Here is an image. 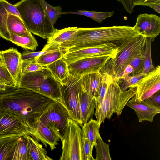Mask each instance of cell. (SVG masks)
<instances>
[{
	"label": "cell",
	"instance_id": "1",
	"mask_svg": "<svg viewBox=\"0 0 160 160\" xmlns=\"http://www.w3.org/2000/svg\"><path fill=\"white\" fill-rule=\"evenodd\" d=\"M53 100L32 90L17 88L0 96V112L19 121L31 136L41 116Z\"/></svg>",
	"mask_w": 160,
	"mask_h": 160
},
{
	"label": "cell",
	"instance_id": "2",
	"mask_svg": "<svg viewBox=\"0 0 160 160\" xmlns=\"http://www.w3.org/2000/svg\"><path fill=\"white\" fill-rule=\"evenodd\" d=\"M140 35L133 27L115 26L94 28H79L77 34L62 44L64 54L98 45L111 43L119 47Z\"/></svg>",
	"mask_w": 160,
	"mask_h": 160
},
{
	"label": "cell",
	"instance_id": "3",
	"mask_svg": "<svg viewBox=\"0 0 160 160\" xmlns=\"http://www.w3.org/2000/svg\"><path fill=\"white\" fill-rule=\"evenodd\" d=\"M14 5L31 33L48 39L57 31L48 17L41 0H21Z\"/></svg>",
	"mask_w": 160,
	"mask_h": 160
},
{
	"label": "cell",
	"instance_id": "4",
	"mask_svg": "<svg viewBox=\"0 0 160 160\" xmlns=\"http://www.w3.org/2000/svg\"><path fill=\"white\" fill-rule=\"evenodd\" d=\"M136 88L122 91L114 79L109 83L103 100L96 109V118L100 124L106 118L109 119L114 113L120 115L128 102L135 95Z\"/></svg>",
	"mask_w": 160,
	"mask_h": 160
},
{
	"label": "cell",
	"instance_id": "5",
	"mask_svg": "<svg viewBox=\"0 0 160 160\" xmlns=\"http://www.w3.org/2000/svg\"><path fill=\"white\" fill-rule=\"evenodd\" d=\"M146 39L140 36L118 47L115 55L108 61L100 72L111 76L117 82L126 68L144 52Z\"/></svg>",
	"mask_w": 160,
	"mask_h": 160
},
{
	"label": "cell",
	"instance_id": "6",
	"mask_svg": "<svg viewBox=\"0 0 160 160\" xmlns=\"http://www.w3.org/2000/svg\"><path fill=\"white\" fill-rule=\"evenodd\" d=\"M16 87L30 89L53 100L61 101L60 82L46 67L21 75Z\"/></svg>",
	"mask_w": 160,
	"mask_h": 160
},
{
	"label": "cell",
	"instance_id": "7",
	"mask_svg": "<svg viewBox=\"0 0 160 160\" xmlns=\"http://www.w3.org/2000/svg\"><path fill=\"white\" fill-rule=\"evenodd\" d=\"M82 76L70 75L60 82L61 102L68 110L72 119L81 126L82 123L80 111Z\"/></svg>",
	"mask_w": 160,
	"mask_h": 160
},
{
	"label": "cell",
	"instance_id": "8",
	"mask_svg": "<svg viewBox=\"0 0 160 160\" xmlns=\"http://www.w3.org/2000/svg\"><path fill=\"white\" fill-rule=\"evenodd\" d=\"M83 137L79 124L72 119L68 121L67 128L61 141L62 153L60 160H82Z\"/></svg>",
	"mask_w": 160,
	"mask_h": 160
},
{
	"label": "cell",
	"instance_id": "9",
	"mask_svg": "<svg viewBox=\"0 0 160 160\" xmlns=\"http://www.w3.org/2000/svg\"><path fill=\"white\" fill-rule=\"evenodd\" d=\"M70 119H72L71 116L61 102L53 100L41 115L39 121L53 130L61 140Z\"/></svg>",
	"mask_w": 160,
	"mask_h": 160
},
{
	"label": "cell",
	"instance_id": "10",
	"mask_svg": "<svg viewBox=\"0 0 160 160\" xmlns=\"http://www.w3.org/2000/svg\"><path fill=\"white\" fill-rule=\"evenodd\" d=\"M131 88H136L135 94L132 98L137 102L144 100L160 91V66H156Z\"/></svg>",
	"mask_w": 160,
	"mask_h": 160
},
{
	"label": "cell",
	"instance_id": "11",
	"mask_svg": "<svg viewBox=\"0 0 160 160\" xmlns=\"http://www.w3.org/2000/svg\"><path fill=\"white\" fill-rule=\"evenodd\" d=\"M118 49L111 43L98 45L64 53L62 58L68 65L77 60L95 57L110 56L113 58Z\"/></svg>",
	"mask_w": 160,
	"mask_h": 160
},
{
	"label": "cell",
	"instance_id": "12",
	"mask_svg": "<svg viewBox=\"0 0 160 160\" xmlns=\"http://www.w3.org/2000/svg\"><path fill=\"white\" fill-rule=\"evenodd\" d=\"M111 56L95 57L77 60L68 65L70 74L82 76L84 75L100 72Z\"/></svg>",
	"mask_w": 160,
	"mask_h": 160
},
{
	"label": "cell",
	"instance_id": "13",
	"mask_svg": "<svg viewBox=\"0 0 160 160\" xmlns=\"http://www.w3.org/2000/svg\"><path fill=\"white\" fill-rule=\"evenodd\" d=\"M133 28L140 36L153 41L160 33V18L155 14H140Z\"/></svg>",
	"mask_w": 160,
	"mask_h": 160
},
{
	"label": "cell",
	"instance_id": "14",
	"mask_svg": "<svg viewBox=\"0 0 160 160\" xmlns=\"http://www.w3.org/2000/svg\"><path fill=\"white\" fill-rule=\"evenodd\" d=\"M4 64L10 73L17 87L21 75V53L16 48H12L1 51Z\"/></svg>",
	"mask_w": 160,
	"mask_h": 160
},
{
	"label": "cell",
	"instance_id": "15",
	"mask_svg": "<svg viewBox=\"0 0 160 160\" xmlns=\"http://www.w3.org/2000/svg\"><path fill=\"white\" fill-rule=\"evenodd\" d=\"M25 134L28 133L19 121L0 112V138Z\"/></svg>",
	"mask_w": 160,
	"mask_h": 160
},
{
	"label": "cell",
	"instance_id": "16",
	"mask_svg": "<svg viewBox=\"0 0 160 160\" xmlns=\"http://www.w3.org/2000/svg\"><path fill=\"white\" fill-rule=\"evenodd\" d=\"M126 105L134 110L139 122L146 121L152 122L154 116L160 112V108L145 100L136 102L132 98L128 102Z\"/></svg>",
	"mask_w": 160,
	"mask_h": 160
},
{
	"label": "cell",
	"instance_id": "17",
	"mask_svg": "<svg viewBox=\"0 0 160 160\" xmlns=\"http://www.w3.org/2000/svg\"><path fill=\"white\" fill-rule=\"evenodd\" d=\"M31 136L41 141L46 147L47 144L49 145L52 150L56 148L60 139L53 130L39 121L35 132Z\"/></svg>",
	"mask_w": 160,
	"mask_h": 160
},
{
	"label": "cell",
	"instance_id": "18",
	"mask_svg": "<svg viewBox=\"0 0 160 160\" xmlns=\"http://www.w3.org/2000/svg\"><path fill=\"white\" fill-rule=\"evenodd\" d=\"M9 13L20 18L15 5L10 3L7 0H0V37L7 40L10 41V33L7 25L8 16Z\"/></svg>",
	"mask_w": 160,
	"mask_h": 160
},
{
	"label": "cell",
	"instance_id": "19",
	"mask_svg": "<svg viewBox=\"0 0 160 160\" xmlns=\"http://www.w3.org/2000/svg\"><path fill=\"white\" fill-rule=\"evenodd\" d=\"M102 81L100 72L90 73L82 76V89L92 98L95 99Z\"/></svg>",
	"mask_w": 160,
	"mask_h": 160
},
{
	"label": "cell",
	"instance_id": "20",
	"mask_svg": "<svg viewBox=\"0 0 160 160\" xmlns=\"http://www.w3.org/2000/svg\"><path fill=\"white\" fill-rule=\"evenodd\" d=\"M80 105L82 121L83 124L93 119L96 108L95 99L82 89Z\"/></svg>",
	"mask_w": 160,
	"mask_h": 160
},
{
	"label": "cell",
	"instance_id": "21",
	"mask_svg": "<svg viewBox=\"0 0 160 160\" xmlns=\"http://www.w3.org/2000/svg\"><path fill=\"white\" fill-rule=\"evenodd\" d=\"M79 28L68 27L57 31L48 39L47 44L55 47H60L63 43L69 40L78 33Z\"/></svg>",
	"mask_w": 160,
	"mask_h": 160
},
{
	"label": "cell",
	"instance_id": "22",
	"mask_svg": "<svg viewBox=\"0 0 160 160\" xmlns=\"http://www.w3.org/2000/svg\"><path fill=\"white\" fill-rule=\"evenodd\" d=\"M29 154L32 160H51L47 152L38 141L31 136L26 134Z\"/></svg>",
	"mask_w": 160,
	"mask_h": 160
},
{
	"label": "cell",
	"instance_id": "23",
	"mask_svg": "<svg viewBox=\"0 0 160 160\" xmlns=\"http://www.w3.org/2000/svg\"><path fill=\"white\" fill-rule=\"evenodd\" d=\"M8 29L9 32L21 36L29 35L31 32L26 27L21 18L9 13L7 21Z\"/></svg>",
	"mask_w": 160,
	"mask_h": 160
},
{
	"label": "cell",
	"instance_id": "24",
	"mask_svg": "<svg viewBox=\"0 0 160 160\" xmlns=\"http://www.w3.org/2000/svg\"><path fill=\"white\" fill-rule=\"evenodd\" d=\"M21 136H14L0 138V160H9Z\"/></svg>",
	"mask_w": 160,
	"mask_h": 160
},
{
	"label": "cell",
	"instance_id": "25",
	"mask_svg": "<svg viewBox=\"0 0 160 160\" xmlns=\"http://www.w3.org/2000/svg\"><path fill=\"white\" fill-rule=\"evenodd\" d=\"M45 67L60 82L70 75L68 65L62 57Z\"/></svg>",
	"mask_w": 160,
	"mask_h": 160
},
{
	"label": "cell",
	"instance_id": "26",
	"mask_svg": "<svg viewBox=\"0 0 160 160\" xmlns=\"http://www.w3.org/2000/svg\"><path fill=\"white\" fill-rule=\"evenodd\" d=\"M9 160H32L26 134L20 138Z\"/></svg>",
	"mask_w": 160,
	"mask_h": 160
},
{
	"label": "cell",
	"instance_id": "27",
	"mask_svg": "<svg viewBox=\"0 0 160 160\" xmlns=\"http://www.w3.org/2000/svg\"><path fill=\"white\" fill-rule=\"evenodd\" d=\"M100 125L98 121L92 119L84 124L82 127L83 138L88 139L93 146L96 144L97 137L100 134Z\"/></svg>",
	"mask_w": 160,
	"mask_h": 160
},
{
	"label": "cell",
	"instance_id": "28",
	"mask_svg": "<svg viewBox=\"0 0 160 160\" xmlns=\"http://www.w3.org/2000/svg\"><path fill=\"white\" fill-rule=\"evenodd\" d=\"M10 38L11 42L25 49L34 51L38 46L31 33L28 35L21 36L10 32Z\"/></svg>",
	"mask_w": 160,
	"mask_h": 160
},
{
	"label": "cell",
	"instance_id": "29",
	"mask_svg": "<svg viewBox=\"0 0 160 160\" xmlns=\"http://www.w3.org/2000/svg\"><path fill=\"white\" fill-rule=\"evenodd\" d=\"M114 13L113 11L111 12H101L85 10H78L75 12H62V15L71 14L82 15L91 18L99 23H101L104 19L113 16Z\"/></svg>",
	"mask_w": 160,
	"mask_h": 160
},
{
	"label": "cell",
	"instance_id": "30",
	"mask_svg": "<svg viewBox=\"0 0 160 160\" xmlns=\"http://www.w3.org/2000/svg\"><path fill=\"white\" fill-rule=\"evenodd\" d=\"M96 150V160H111L109 144L106 143L99 134L97 138L96 143L94 145Z\"/></svg>",
	"mask_w": 160,
	"mask_h": 160
},
{
	"label": "cell",
	"instance_id": "31",
	"mask_svg": "<svg viewBox=\"0 0 160 160\" xmlns=\"http://www.w3.org/2000/svg\"><path fill=\"white\" fill-rule=\"evenodd\" d=\"M152 40L147 38L146 39L145 46L143 52L144 65L142 72L146 75L153 70L155 68L152 60L151 54V45Z\"/></svg>",
	"mask_w": 160,
	"mask_h": 160
},
{
	"label": "cell",
	"instance_id": "32",
	"mask_svg": "<svg viewBox=\"0 0 160 160\" xmlns=\"http://www.w3.org/2000/svg\"><path fill=\"white\" fill-rule=\"evenodd\" d=\"M60 48V47L52 46L47 44L40 51L32 52L27 50L24 51L21 53V59L22 61H23L35 59L42 55L58 50Z\"/></svg>",
	"mask_w": 160,
	"mask_h": 160
},
{
	"label": "cell",
	"instance_id": "33",
	"mask_svg": "<svg viewBox=\"0 0 160 160\" xmlns=\"http://www.w3.org/2000/svg\"><path fill=\"white\" fill-rule=\"evenodd\" d=\"M63 54V52L60 48L58 50L39 56L36 58V61L42 66L46 67L61 58Z\"/></svg>",
	"mask_w": 160,
	"mask_h": 160
},
{
	"label": "cell",
	"instance_id": "34",
	"mask_svg": "<svg viewBox=\"0 0 160 160\" xmlns=\"http://www.w3.org/2000/svg\"><path fill=\"white\" fill-rule=\"evenodd\" d=\"M41 2L48 17L54 26L57 19L62 15V8L60 6H52L44 0H41Z\"/></svg>",
	"mask_w": 160,
	"mask_h": 160
},
{
	"label": "cell",
	"instance_id": "35",
	"mask_svg": "<svg viewBox=\"0 0 160 160\" xmlns=\"http://www.w3.org/2000/svg\"><path fill=\"white\" fill-rule=\"evenodd\" d=\"M102 81L100 88L96 96V108H97L102 102L106 93V90L109 82L112 79L110 75L102 73Z\"/></svg>",
	"mask_w": 160,
	"mask_h": 160
},
{
	"label": "cell",
	"instance_id": "36",
	"mask_svg": "<svg viewBox=\"0 0 160 160\" xmlns=\"http://www.w3.org/2000/svg\"><path fill=\"white\" fill-rule=\"evenodd\" d=\"M145 75L142 73L134 76L129 75L121 78L117 82L121 90L125 91L136 84Z\"/></svg>",
	"mask_w": 160,
	"mask_h": 160
},
{
	"label": "cell",
	"instance_id": "37",
	"mask_svg": "<svg viewBox=\"0 0 160 160\" xmlns=\"http://www.w3.org/2000/svg\"><path fill=\"white\" fill-rule=\"evenodd\" d=\"M45 68L38 64L36 61V59L22 61L21 75L30 72L39 71Z\"/></svg>",
	"mask_w": 160,
	"mask_h": 160
},
{
	"label": "cell",
	"instance_id": "38",
	"mask_svg": "<svg viewBox=\"0 0 160 160\" xmlns=\"http://www.w3.org/2000/svg\"><path fill=\"white\" fill-rule=\"evenodd\" d=\"M143 52L135 58L130 64L133 70L130 76H134L142 72L144 65Z\"/></svg>",
	"mask_w": 160,
	"mask_h": 160
},
{
	"label": "cell",
	"instance_id": "39",
	"mask_svg": "<svg viewBox=\"0 0 160 160\" xmlns=\"http://www.w3.org/2000/svg\"><path fill=\"white\" fill-rule=\"evenodd\" d=\"M94 146L86 138H83L82 149V160H94L92 151Z\"/></svg>",
	"mask_w": 160,
	"mask_h": 160
},
{
	"label": "cell",
	"instance_id": "40",
	"mask_svg": "<svg viewBox=\"0 0 160 160\" xmlns=\"http://www.w3.org/2000/svg\"><path fill=\"white\" fill-rule=\"evenodd\" d=\"M0 80L6 84L14 85L13 80L10 73L5 65L1 63H0Z\"/></svg>",
	"mask_w": 160,
	"mask_h": 160
},
{
	"label": "cell",
	"instance_id": "41",
	"mask_svg": "<svg viewBox=\"0 0 160 160\" xmlns=\"http://www.w3.org/2000/svg\"><path fill=\"white\" fill-rule=\"evenodd\" d=\"M144 100L147 102L160 108V91L157 92Z\"/></svg>",
	"mask_w": 160,
	"mask_h": 160
},
{
	"label": "cell",
	"instance_id": "42",
	"mask_svg": "<svg viewBox=\"0 0 160 160\" xmlns=\"http://www.w3.org/2000/svg\"><path fill=\"white\" fill-rule=\"evenodd\" d=\"M123 5L124 8L129 14H131L133 11L134 7L132 0H117Z\"/></svg>",
	"mask_w": 160,
	"mask_h": 160
},
{
	"label": "cell",
	"instance_id": "43",
	"mask_svg": "<svg viewBox=\"0 0 160 160\" xmlns=\"http://www.w3.org/2000/svg\"><path fill=\"white\" fill-rule=\"evenodd\" d=\"M17 88L14 85H7L0 83V96L11 92Z\"/></svg>",
	"mask_w": 160,
	"mask_h": 160
},
{
	"label": "cell",
	"instance_id": "44",
	"mask_svg": "<svg viewBox=\"0 0 160 160\" xmlns=\"http://www.w3.org/2000/svg\"><path fill=\"white\" fill-rule=\"evenodd\" d=\"M134 6L136 5L146 6H148L150 5L158 2H160V0H132Z\"/></svg>",
	"mask_w": 160,
	"mask_h": 160
},
{
	"label": "cell",
	"instance_id": "45",
	"mask_svg": "<svg viewBox=\"0 0 160 160\" xmlns=\"http://www.w3.org/2000/svg\"><path fill=\"white\" fill-rule=\"evenodd\" d=\"M132 70L133 68L131 65L130 64L128 65L126 68L123 72L118 78L117 82H118L121 78L129 75L132 72Z\"/></svg>",
	"mask_w": 160,
	"mask_h": 160
},
{
	"label": "cell",
	"instance_id": "46",
	"mask_svg": "<svg viewBox=\"0 0 160 160\" xmlns=\"http://www.w3.org/2000/svg\"><path fill=\"white\" fill-rule=\"evenodd\" d=\"M149 7L152 8L156 12L160 13V2H158L151 4Z\"/></svg>",
	"mask_w": 160,
	"mask_h": 160
},
{
	"label": "cell",
	"instance_id": "47",
	"mask_svg": "<svg viewBox=\"0 0 160 160\" xmlns=\"http://www.w3.org/2000/svg\"><path fill=\"white\" fill-rule=\"evenodd\" d=\"M0 63L4 64L2 57L1 53V51H0Z\"/></svg>",
	"mask_w": 160,
	"mask_h": 160
},
{
	"label": "cell",
	"instance_id": "48",
	"mask_svg": "<svg viewBox=\"0 0 160 160\" xmlns=\"http://www.w3.org/2000/svg\"><path fill=\"white\" fill-rule=\"evenodd\" d=\"M0 83L5 84L2 81L0 80Z\"/></svg>",
	"mask_w": 160,
	"mask_h": 160
}]
</instances>
